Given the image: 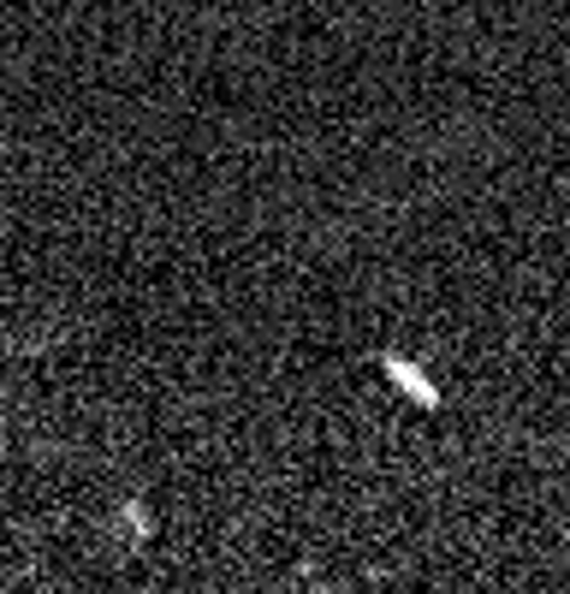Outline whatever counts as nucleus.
<instances>
[{"mask_svg": "<svg viewBox=\"0 0 570 594\" xmlns=\"http://www.w3.org/2000/svg\"><path fill=\"white\" fill-rule=\"evenodd\" d=\"M380 375L392 380V387H399L410 405H422V410H440V387H434V375L428 369H417V363H410L404 352H380Z\"/></svg>", "mask_w": 570, "mask_h": 594, "instance_id": "nucleus-1", "label": "nucleus"}]
</instances>
